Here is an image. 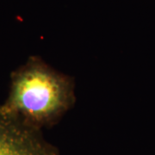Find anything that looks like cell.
<instances>
[{
	"label": "cell",
	"instance_id": "obj_1",
	"mask_svg": "<svg viewBox=\"0 0 155 155\" xmlns=\"http://www.w3.org/2000/svg\"><path fill=\"white\" fill-rule=\"evenodd\" d=\"M72 80L31 57L11 75V91L0 108L31 127L54 125L75 102Z\"/></svg>",
	"mask_w": 155,
	"mask_h": 155
},
{
	"label": "cell",
	"instance_id": "obj_2",
	"mask_svg": "<svg viewBox=\"0 0 155 155\" xmlns=\"http://www.w3.org/2000/svg\"><path fill=\"white\" fill-rule=\"evenodd\" d=\"M0 155H59L54 146L31 127L0 108Z\"/></svg>",
	"mask_w": 155,
	"mask_h": 155
}]
</instances>
